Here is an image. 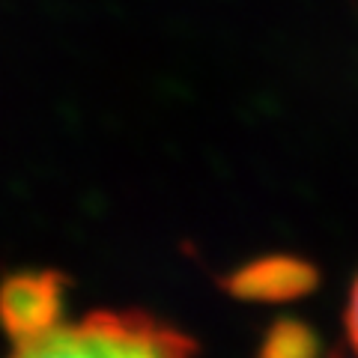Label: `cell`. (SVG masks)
<instances>
[{"label":"cell","mask_w":358,"mask_h":358,"mask_svg":"<svg viewBox=\"0 0 358 358\" xmlns=\"http://www.w3.org/2000/svg\"><path fill=\"white\" fill-rule=\"evenodd\" d=\"M346 329H350L352 346L358 350V278H355V284H352V293H350V305H346Z\"/></svg>","instance_id":"cell-2"},{"label":"cell","mask_w":358,"mask_h":358,"mask_svg":"<svg viewBox=\"0 0 358 358\" xmlns=\"http://www.w3.org/2000/svg\"><path fill=\"white\" fill-rule=\"evenodd\" d=\"M182 331L141 310H93L81 320L60 313L13 334L6 358H192Z\"/></svg>","instance_id":"cell-1"}]
</instances>
